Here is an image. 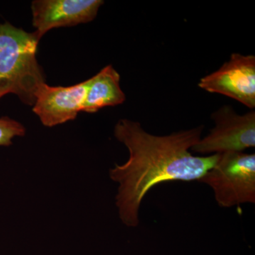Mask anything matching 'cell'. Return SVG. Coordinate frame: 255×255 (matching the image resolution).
Returning a JSON list of instances; mask_svg holds the SVG:
<instances>
[{
	"label": "cell",
	"instance_id": "1",
	"mask_svg": "<svg viewBox=\"0 0 255 255\" xmlns=\"http://www.w3.org/2000/svg\"><path fill=\"white\" fill-rule=\"evenodd\" d=\"M203 130L200 126L159 136L146 132L139 122L121 119L116 124L114 135L127 147L129 159L116 164L110 175L119 184L116 204L126 226H138L140 204L152 187L170 181H199L214 167L219 154L198 157L189 151Z\"/></svg>",
	"mask_w": 255,
	"mask_h": 255
},
{
	"label": "cell",
	"instance_id": "2",
	"mask_svg": "<svg viewBox=\"0 0 255 255\" xmlns=\"http://www.w3.org/2000/svg\"><path fill=\"white\" fill-rule=\"evenodd\" d=\"M41 37L11 23H0V99L13 94L33 106L38 89L45 83L43 70L36 59Z\"/></svg>",
	"mask_w": 255,
	"mask_h": 255
},
{
	"label": "cell",
	"instance_id": "3",
	"mask_svg": "<svg viewBox=\"0 0 255 255\" xmlns=\"http://www.w3.org/2000/svg\"><path fill=\"white\" fill-rule=\"evenodd\" d=\"M199 182L212 188L221 207L255 204V155L243 152L219 154L214 167Z\"/></svg>",
	"mask_w": 255,
	"mask_h": 255
},
{
	"label": "cell",
	"instance_id": "4",
	"mask_svg": "<svg viewBox=\"0 0 255 255\" xmlns=\"http://www.w3.org/2000/svg\"><path fill=\"white\" fill-rule=\"evenodd\" d=\"M215 127L191 150L201 154L243 152L255 146V112L239 115L228 105L211 116Z\"/></svg>",
	"mask_w": 255,
	"mask_h": 255
},
{
	"label": "cell",
	"instance_id": "5",
	"mask_svg": "<svg viewBox=\"0 0 255 255\" xmlns=\"http://www.w3.org/2000/svg\"><path fill=\"white\" fill-rule=\"evenodd\" d=\"M198 86L211 93L227 96L248 107H255V57L233 53L229 60L201 79Z\"/></svg>",
	"mask_w": 255,
	"mask_h": 255
},
{
	"label": "cell",
	"instance_id": "6",
	"mask_svg": "<svg viewBox=\"0 0 255 255\" xmlns=\"http://www.w3.org/2000/svg\"><path fill=\"white\" fill-rule=\"evenodd\" d=\"M104 3L102 0H35L31 4L33 27L42 38L52 28L90 22Z\"/></svg>",
	"mask_w": 255,
	"mask_h": 255
},
{
	"label": "cell",
	"instance_id": "7",
	"mask_svg": "<svg viewBox=\"0 0 255 255\" xmlns=\"http://www.w3.org/2000/svg\"><path fill=\"white\" fill-rule=\"evenodd\" d=\"M88 85L89 80L70 87H51L45 82L37 90L33 112L46 127L74 120L82 112Z\"/></svg>",
	"mask_w": 255,
	"mask_h": 255
},
{
	"label": "cell",
	"instance_id": "8",
	"mask_svg": "<svg viewBox=\"0 0 255 255\" xmlns=\"http://www.w3.org/2000/svg\"><path fill=\"white\" fill-rule=\"evenodd\" d=\"M125 100V94L120 86V75L109 65L89 79L82 112L96 113L104 107L122 105Z\"/></svg>",
	"mask_w": 255,
	"mask_h": 255
},
{
	"label": "cell",
	"instance_id": "9",
	"mask_svg": "<svg viewBox=\"0 0 255 255\" xmlns=\"http://www.w3.org/2000/svg\"><path fill=\"white\" fill-rule=\"evenodd\" d=\"M25 132V128L19 122L8 117L0 118V147L11 145L14 137L23 136Z\"/></svg>",
	"mask_w": 255,
	"mask_h": 255
}]
</instances>
